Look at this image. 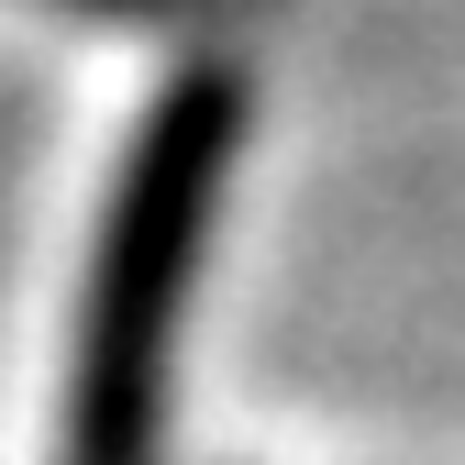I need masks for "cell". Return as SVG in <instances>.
I'll return each instance as SVG.
<instances>
[{
    "label": "cell",
    "instance_id": "cell-2",
    "mask_svg": "<svg viewBox=\"0 0 465 465\" xmlns=\"http://www.w3.org/2000/svg\"><path fill=\"white\" fill-rule=\"evenodd\" d=\"M67 12H100V23H200V12H232V0H67Z\"/></svg>",
    "mask_w": 465,
    "mask_h": 465
},
{
    "label": "cell",
    "instance_id": "cell-1",
    "mask_svg": "<svg viewBox=\"0 0 465 465\" xmlns=\"http://www.w3.org/2000/svg\"><path fill=\"white\" fill-rule=\"evenodd\" d=\"M244 144V78L189 67L144 111V134L111 178L100 244H89V300H78V366H67V443L55 465H155L166 432V377H178V322L211 255V222Z\"/></svg>",
    "mask_w": 465,
    "mask_h": 465
}]
</instances>
